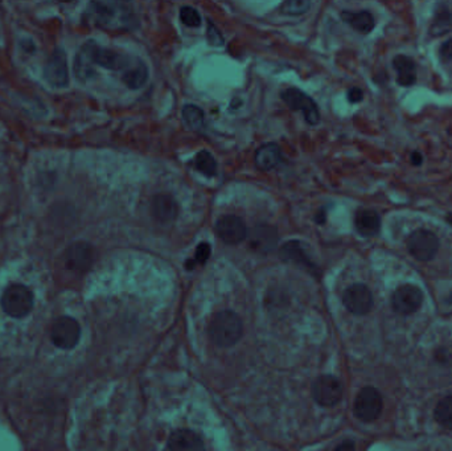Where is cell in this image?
I'll return each instance as SVG.
<instances>
[{
	"label": "cell",
	"mask_w": 452,
	"mask_h": 451,
	"mask_svg": "<svg viewBox=\"0 0 452 451\" xmlns=\"http://www.w3.org/2000/svg\"><path fill=\"white\" fill-rule=\"evenodd\" d=\"M247 241L255 252H272L278 245V233L272 226H254L250 232H247Z\"/></svg>",
	"instance_id": "9a60e30c"
},
{
	"label": "cell",
	"mask_w": 452,
	"mask_h": 451,
	"mask_svg": "<svg viewBox=\"0 0 452 451\" xmlns=\"http://www.w3.org/2000/svg\"><path fill=\"white\" fill-rule=\"evenodd\" d=\"M311 7V3L307 0H289L282 3L281 12L284 15H291V16H298L306 14Z\"/></svg>",
	"instance_id": "83f0119b"
},
{
	"label": "cell",
	"mask_w": 452,
	"mask_h": 451,
	"mask_svg": "<svg viewBox=\"0 0 452 451\" xmlns=\"http://www.w3.org/2000/svg\"><path fill=\"white\" fill-rule=\"evenodd\" d=\"M422 162H423L422 153H419L418 151H414V153H411V163H413L414 166H421Z\"/></svg>",
	"instance_id": "d590c367"
},
{
	"label": "cell",
	"mask_w": 452,
	"mask_h": 451,
	"mask_svg": "<svg viewBox=\"0 0 452 451\" xmlns=\"http://www.w3.org/2000/svg\"><path fill=\"white\" fill-rule=\"evenodd\" d=\"M340 16L343 19L344 23H346L349 27H352L361 35H369L376 27V19L369 11L353 12L345 9L340 14Z\"/></svg>",
	"instance_id": "ffe728a7"
},
{
	"label": "cell",
	"mask_w": 452,
	"mask_h": 451,
	"mask_svg": "<svg viewBox=\"0 0 452 451\" xmlns=\"http://www.w3.org/2000/svg\"><path fill=\"white\" fill-rule=\"evenodd\" d=\"M312 396L320 406H335L343 398V385L335 376H320L312 387Z\"/></svg>",
	"instance_id": "8fae6325"
},
{
	"label": "cell",
	"mask_w": 452,
	"mask_h": 451,
	"mask_svg": "<svg viewBox=\"0 0 452 451\" xmlns=\"http://www.w3.org/2000/svg\"><path fill=\"white\" fill-rule=\"evenodd\" d=\"M195 164H196V168L199 170L202 175L208 176V178H213L217 172V164L215 158L208 153V151H200L196 155V159H195Z\"/></svg>",
	"instance_id": "d4e9b609"
},
{
	"label": "cell",
	"mask_w": 452,
	"mask_h": 451,
	"mask_svg": "<svg viewBox=\"0 0 452 451\" xmlns=\"http://www.w3.org/2000/svg\"><path fill=\"white\" fill-rule=\"evenodd\" d=\"M384 409V400L380 392L373 387L362 388L354 400L353 413L362 422L376 421Z\"/></svg>",
	"instance_id": "ba28073f"
},
{
	"label": "cell",
	"mask_w": 452,
	"mask_h": 451,
	"mask_svg": "<svg viewBox=\"0 0 452 451\" xmlns=\"http://www.w3.org/2000/svg\"><path fill=\"white\" fill-rule=\"evenodd\" d=\"M282 100L289 108L295 111H302L306 122L309 125H317L320 121V113L317 108L315 101L308 97L306 93H303L295 88H289L282 93Z\"/></svg>",
	"instance_id": "30bf717a"
},
{
	"label": "cell",
	"mask_w": 452,
	"mask_h": 451,
	"mask_svg": "<svg viewBox=\"0 0 452 451\" xmlns=\"http://www.w3.org/2000/svg\"><path fill=\"white\" fill-rule=\"evenodd\" d=\"M151 213L156 221L162 224L173 223L179 213L178 203L167 193H159L151 201Z\"/></svg>",
	"instance_id": "2e32d148"
},
{
	"label": "cell",
	"mask_w": 452,
	"mask_h": 451,
	"mask_svg": "<svg viewBox=\"0 0 452 451\" xmlns=\"http://www.w3.org/2000/svg\"><path fill=\"white\" fill-rule=\"evenodd\" d=\"M183 118L187 126L192 130H199L204 126V113L201 108L195 105H187L183 108Z\"/></svg>",
	"instance_id": "484cf974"
},
{
	"label": "cell",
	"mask_w": 452,
	"mask_h": 451,
	"mask_svg": "<svg viewBox=\"0 0 452 451\" xmlns=\"http://www.w3.org/2000/svg\"><path fill=\"white\" fill-rule=\"evenodd\" d=\"M49 338L60 350H72L81 338V327L71 316H58L49 327Z\"/></svg>",
	"instance_id": "8992f818"
},
{
	"label": "cell",
	"mask_w": 452,
	"mask_h": 451,
	"mask_svg": "<svg viewBox=\"0 0 452 451\" xmlns=\"http://www.w3.org/2000/svg\"><path fill=\"white\" fill-rule=\"evenodd\" d=\"M167 451H205V446L199 434L181 429L170 437Z\"/></svg>",
	"instance_id": "e0dca14e"
},
{
	"label": "cell",
	"mask_w": 452,
	"mask_h": 451,
	"mask_svg": "<svg viewBox=\"0 0 452 451\" xmlns=\"http://www.w3.org/2000/svg\"><path fill=\"white\" fill-rule=\"evenodd\" d=\"M282 258L284 260H291V261L307 262V258L304 255V253L302 250V246L298 241H289L284 245H282L281 249Z\"/></svg>",
	"instance_id": "4316f807"
},
{
	"label": "cell",
	"mask_w": 452,
	"mask_h": 451,
	"mask_svg": "<svg viewBox=\"0 0 452 451\" xmlns=\"http://www.w3.org/2000/svg\"><path fill=\"white\" fill-rule=\"evenodd\" d=\"M208 336L216 347H233L244 336V325L241 318L233 311H218L209 320Z\"/></svg>",
	"instance_id": "6da1fadb"
},
{
	"label": "cell",
	"mask_w": 452,
	"mask_h": 451,
	"mask_svg": "<svg viewBox=\"0 0 452 451\" xmlns=\"http://www.w3.org/2000/svg\"><path fill=\"white\" fill-rule=\"evenodd\" d=\"M332 451H356V446L352 441H344V442L339 443L336 447H334Z\"/></svg>",
	"instance_id": "e575fe53"
},
{
	"label": "cell",
	"mask_w": 452,
	"mask_h": 451,
	"mask_svg": "<svg viewBox=\"0 0 452 451\" xmlns=\"http://www.w3.org/2000/svg\"><path fill=\"white\" fill-rule=\"evenodd\" d=\"M452 27V15L446 4H439L435 9L434 18L430 27V35L439 37L447 34Z\"/></svg>",
	"instance_id": "603a6c76"
},
{
	"label": "cell",
	"mask_w": 452,
	"mask_h": 451,
	"mask_svg": "<svg viewBox=\"0 0 452 451\" xmlns=\"http://www.w3.org/2000/svg\"><path fill=\"white\" fill-rule=\"evenodd\" d=\"M82 51L88 54L93 65H98L114 72L122 71L125 73L136 61V59H133L128 54H120L110 48H103L96 44L94 41H88L85 46H82Z\"/></svg>",
	"instance_id": "277c9868"
},
{
	"label": "cell",
	"mask_w": 452,
	"mask_h": 451,
	"mask_svg": "<svg viewBox=\"0 0 452 451\" xmlns=\"http://www.w3.org/2000/svg\"><path fill=\"white\" fill-rule=\"evenodd\" d=\"M393 68L397 72V83L404 88L416 85V64L411 57L405 54H398L393 59Z\"/></svg>",
	"instance_id": "d6986e66"
},
{
	"label": "cell",
	"mask_w": 452,
	"mask_h": 451,
	"mask_svg": "<svg viewBox=\"0 0 452 451\" xmlns=\"http://www.w3.org/2000/svg\"><path fill=\"white\" fill-rule=\"evenodd\" d=\"M210 257V245L208 243H201L196 249V254H195V260L193 262H199V263H205L208 261V258Z\"/></svg>",
	"instance_id": "4dcf8cb0"
},
{
	"label": "cell",
	"mask_w": 452,
	"mask_h": 451,
	"mask_svg": "<svg viewBox=\"0 0 452 451\" xmlns=\"http://www.w3.org/2000/svg\"><path fill=\"white\" fill-rule=\"evenodd\" d=\"M0 305L3 311L11 318H26L34 307L32 291L21 283H12L3 291Z\"/></svg>",
	"instance_id": "5b68a950"
},
{
	"label": "cell",
	"mask_w": 452,
	"mask_h": 451,
	"mask_svg": "<svg viewBox=\"0 0 452 451\" xmlns=\"http://www.w3.org/2000/svg\"><path fill=\"white\" fill-rule=\"evenodd\" d=\"M439 238L434 232L419 228L406 238L407 252L421 262L431 261L439 250Z\"/></svg>",
	"instance_id": "52a82bcc"
},
{
	"label": "cell",
	"mask_w": 452,
	"mask_h": 451,
	"mask_svg": "<svg viewBox=\"0 0 452 451\" xmlns=\"http://www.w3.org/2000/svg\"><path fill=\"white\" fill-rule=\"evenodd\" d=\"M451 353L447 350H444V348H439L438 351L435 352V359L439 363H442V364L448 363V361L451 360Z\"/></svg>",
	"instance_id": "836d02e7"
},
{
	"label": "cell",
	"mask_w": 452,
	"mask_h": 451,
	"mask_svg": "<svg viewBox=\"0 0 452 451\" xmlns=\"http://www.w3.org/2000/svg\"><path fill=\"white\" fill-rule=\"evenodd\" d=\"M216 233L226 244H240L247 237V228L241 217L225 215L218 218Z\"/></svg>",
	"instance_id": "4fadbf2b"
},
{
	"label": "cell",
	"mask_w": 452,
	"mask_h": 451,
	"mask_svg": "<svg viewBox=\"0 0 452 451\" xmlns=\"http://www.w3.org/2000/svg\"><path fill=\"white\" fill-rule=\"evenodd\" d=\"M148 80V68L143 61L136 59L135 63L133 64L126 72L122 74V81L126 85L128 89L136 91L140 89Z\"/></svg>",
	"instance_id": "44dd1931"
},
{
	"label": "cell",
	"mask_w": 452,
	"mask_h": 451,
	"mask_svg": "<svg viewBox=\"0 0 452 451\" xmlns=\"http://www.w3.org/2000/svg\"><path fill=\"white\" fill-rule=\"evenodd\" d=\"M180 20L187 27L195 28L201 26V16L199 12L192 7H183L180 9Z\"/></svg>",
	"instance_id": "f1b7e54d"
},
{
	"label": "cell",
	"mask_w": 452,
	"mask_h": 451,
	"mask_svg": "<svg viewBox=\"0 0 452 451\" xmlns=\"http://www.w3.org/2000/svg\"><path fill=\"white\" fill-rule=\"evenodd\" d=\"M439 59L442 63H451L452 61V39L444 41L442 46H439Z\"/></svg>",
	"instance_id": "1f68e13d"
},
{
	"label": "cell",
	"mask_w": 452,
	"mask_h": 451,
	"mask_svg": "<svg viewBox=\"0 0 452 451\" xmlns=\"http://www.w3.org/2000/svg\"><path fill=\"white\" fill-rule=\"evenodd\" d=\"M423 303V293L421 289L411 285L405 283L396 289L391 297V307L399 315H413L421 308Z\"/></svg>",
	"instance_id": "9c48e42d"
},
{
	"label": "cell",
	"mask_w": 452,
	"mask_h": 451,
	"mask_svg": "<svg viewBox=\"0 0 452 451\" xmlns=\"http://www.w3.org/2000/svg\"><path fill=\"white\" fill-rule=\"evenodd\" d=\"M364 100V91L360 88H351L348 91V101L351 103H359Z\"/></svg>",
	"instance_id": "d6a6232c"
},
{
	"label": "cell",
	"mask_w": 452,
	"mask_h": 451,
	"mask_svg": "<svg viewBox=\"0 0 452 451\" xmlns=\"http://www.w3.org/2000/svg\"><path fill=\"white\" fill-rule=\"evenodd\" d=\"M93 23L105 29H123L130 26V9L120 3H93L91 4Z\"/></svg>",
	"instance_id": "3957f363"
},
{
	"label": "cell",
	"mask_w": 452,
	"mask_h": 451,
	"mask_svg": "<svg viewBox=\"0 0 452 451\" xmlns=\"http://www.w3.org/2000/svg\"><path fill=\"white\" fill-rule=\"evenodd\" d=\"M94 248L88 243L69 245L57 261V269L63 277H81L89 270L94 262Z\"/></svg>",
	"instance_id": "7a4b0ae2"
},
{
	"label": "cell",
	"mask_w": 452,
	"mask_h": 451,
	"mask_svg": "<svg viewBox=\"0 0 452 451\" xmlns=\"http://www.w3.org/2000/svg\"><path fill=\"white\" fill-rule=\"evenodd\" d=\"M44 77L46 81L56 88L66 86L69 82V72L66 57L61 51H57L48 59L44 66Z\"/></svg>",
	"instance_id": "5bb4252c"
},
{
	"label": "cell",
	"mask_w": 452,
	"mask_h": 451,
	"mask_svg": "<svg viewBox=\"0 0 452 451\" xmlns=\"http://www.w3.org/2000/svg\"><path fill=\"white\" fill-rule=\"evenodd\" d=\"M354 228L362 237H374L381 229V218L373 209L360 208L354 215Z\"/></svg>",
	"instance_id": "ac0fdd59"
},
{
	"label": "cell",
	"mask_w": 452,
	"mask_h": 451,
	"mask_svg": "<svg viewBox=\"0 0 452 451\" xmlns=\"http://www.w3.org/2000/svg\"><path fill=\"white\" fill-rule=\"evenodd\" d=\"M343 303L345 308L354 315H366L371 313L374 300L369 288L356 283L344 291Z\"/></svg>",
	"instance_id": "7c38bea8"
},
{
	"label": "cell",
	"mask_w": 452,
	"mask_h": 451,
	"mask_svg": "<svg viewBox=\"0 0 452 451\" xmlns=\"http://www.w3.org/2000/svg\"><path fill=\"white\" fill-rule=\"evenodd\" d=\"M447 221H448V223H450V224H451L452 226V215H450V216H447Z\"/></svg>",
	"instance_id": "8d00e7d4"
},
{
	"label": "cell",
	"mask_w": 452,
	"mask_h": 451,
	"mask_svg": "<svg viewBox=\"0 0 452 451\" xmlns=\"http://www.w3.org/2000/svg\"><path fill=\"white\" fill-rule=\"evenodd\" d=\"M434 418L442 427L452 430V396H446L436 404Z\"/></svg>",
	"instance_id": "cb8c5ba5"
},
{
	"label": "cell",
	"mask_w": 452,
	"mask_h": 451,
	"mask_svg": "<svg viewBox=\"0 0 452 451\" xmlns=\"http://www.w3.org/2000/svg\"><path fill=\"white\" fill-rule=\"evenodd\" d=\"M207 37H208L209 44H212V46H220L224 44V37L221 35V32L210 21L208 23Z\"/></svg>",
	"instance_id": "f546056e"
},
{
	"label": "cell",
	"mask_w": 452,
	"mask_h": 451,
	"mask_svg": "<svg viewBox=\"0 0 452 451\" xmlns=\"http://www.w3.org/2000/svg\"><path fill=\"white\" fill-rule=\"evenodd\" d=\"M279 161H281V151H279V147L275 143L261 146L255 153V164L263 171H270L274 167L278 166Z\"/></svg>",
	"instance_id": "7402d4cb"
}]
</instances>
